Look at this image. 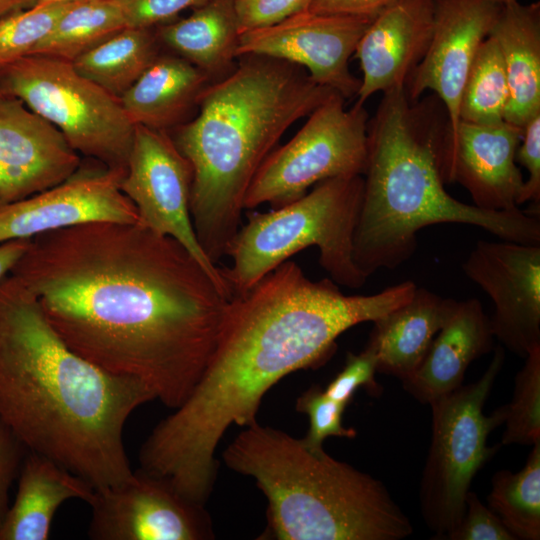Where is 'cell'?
<instances>
[{
	"mask_svg": "<svg viewBox=\"0 0 540 540\" xmlns=\"http://www.w3.org/2000/svg\"><path fill=\"white\" fill-rule=\"evenodd\" d=\"M10 274L74 352L172 409L203 375L230 299L185 247L139 222L39 234Z\"/></svg>",
	"mask_w": 540,
	"mask_h": 540,
	"instance_id": "cell-1",
	"label": "cell"
},
{
	"mask_svg": "<svg viewBox=\"0 0 540 540\" xmlns=\"http://www.w3.org/2000/svg\"><path fill=\"white\" fill-rule=\"evenodd\" d=\"M416 288L408 280L372 295H345L332 279L312 281L288 259L247 291L233 294L203 375L146 438L139 468L205 504L226 430L257 421L260 402L276 382L326 361L342 333L406 303Z\"/></svg>",
	"mask_w": 540,
	"mask_h": 540,
	"instance_id": "cell-2",
	"label": "cell"
},
{
	"mask_svg": "<svg viewBox=\"0 0 540 540\" xmlns=\"http://www.w3.org/2000/svg\"><path fill=\"white\" fill-rule=\"evenodd\" d=\"M156 400L143 383L74 352L15 276L0 281V419L32 452L105 488L133 473L123 432Z\"/></svg>",
	"mask_w": 540,
	"mask_h": 540,
	"instance_id": "cell-3",
	"label": "cell"
},
{
	"mask_svg": "<svg viewBox=\"0 0 540 540\" xmlns=\"http://www.w3.org/2000/svg\"><path fill=\"white\" fill-rule=\"evenodd\" d=\"M202 92L195 118L170 135L193 171L190 213L217 265L241 227L246 192L286 130L333 92L293 63L245 54Z\"/></svg>",
	"mask_w": 540,
	"mask_h": 540,
	"instance_id": "cell-4",
	"label": "cell"
},
{
	"mask_svg": "<svg viewBox=\"0 0 540 540\" xmlns=\"http://www.w3.org/2000/svg\"><path fill=\"white\" fill-rule=\"evenodd\" d=\"M405 88L383 93L368 122L364 190L353 259L368 278L416 251L417 233L439 223L476 226L505 241L540 245V223L520 209L490 211L458 201L444 188L439 156L448 123Z\"/></svg>",
	"mask_w": 540,
	"mask_h": 540,
	"instance_id": "cell-5",
	"label": "cell"
},
{
	"mask_svg": "<svg viewBox=\"0 0 540 540\" xmlns=\"http://www.w3.org/2000/svg\"><path fill=\"white\" fill-rule=\"evenodd\" d=\"M223 459L264 493L267 533L275 539L400 540L413 533L381 481L281 430L255 421Z\"/></svg>",
	"mask_w": 540,
	"mask_h": 540,
	"instance_id": "cell-6",
	"label": "cell"
},
{
	"mask_svg": "<svg viewBox=\"0 0 540 540\" xmlns=\"http://www.w3.org/2000/svg\"><path fill=\"white\" fill-rule=\"evenodd\" d=\"M363 175L323 180L303 196L268 212H253L231 241L221 268L232 295L240 294L292 255L315 246L319 263L338 285L358 289L367 277L353 259Z\"/></svg>",
	"mask_w": 540,
	"mask_h": 540,
	"instance_id": "cell-7",
	"label": "cell"
},
{
	"mask_svg": "<svg viewBox=\"0 0 540 540\" xmlns=\"http://www.w3.org/2000/svg\"><path fill=\"white\" fill-rule=\"evenodd\" d=\"M0 95L21 100L79 154L126 169L135 125L119 98L82 76L72 61L27 55L0 67Z\"/></svg>",
	"mask_w": 540,
	"mask_h": 540,
	"instance_id": "cell-8",
	"label": "cell"
},
{
	"mask_svg": "<svg viewBox=\"0 0 540 540\" xmlns=\"http://www.w3.org/2000/svg\"><path fill=\"white\" fill-rule=\"evenodd\" d=\"M505 360L497 346L484 374L429 403L432 435L420 483V507L428 528L441 539L461 520L475 474L497 452L489 434L504 422L502 406L491 415L483 407Z\"/></svg>",
	"mask_w": 540,
	"mask_h": 540,
	"instance_id": "cell-9",
	"label": "cell"
},
{
	"mask_svg": "<svg viewBox=\"0 0 540 540\" xmlns=\"http://www.w3.org/2000/svg\"><path fill=\"white\" fill-rule=\"evenodd\" d=\"M368 122L364 104L347 109L345 98L333 92L294 137L263 161L246 192L244 209L265 203L277 208L323 180L363 175Z\"/></svg>",
	"mask_w": 540,
	"mask_h": 540,
	"instance_id": "cell-10",
	"label": "cell"
},
{
	"mask_svg": "<svg viewBox=\"0 0 540 540\" xmlns=\"http://www.w3.org/2000/svg\"><path fill=\"white\" fill-rule=\"evenodd\" d=\"M192 181V167L168 132L135 125L121 191L134 204L141 225L179 242L231 298L221 268L198 241L190 213Z\"/></svg>",
	"mask_w": 540,
	"mask_h": 540,
	"instance_id": "cell-11",
	"label": "cell"
},
{
	"mask_svg": "<svg viewBox=\"0 0 540 540\" xmlns=\"http://www.w3.org/2000/svg\"><path fill=\"white\" fill-rule=\"evenodd\" d=\"M88 536L93 540H207L214 537L204 509L171 482L144 471L125 481L95 488Z\"/></svg>",
	"mask_w": 540,
	"mask_h": 540,
	"instance_id": "cell-12",
	"label": "cell"
},
{
	"mask_svg": "<svg viewBox=\"0 0 540 540\" xmlns=\"http://www.w3.org/2000/svg\"><path fill=\"white\" fill-rule=\"evenodd\" d=\"M373 19L300 12L273 26L239 35L237 58L264 55L304 68L310 78L342 95H357L360 79L349 59Z\"/></svg>",
	"mask_w": 540,
	"mask_h": 540,
	"instance_id": "cell-13",
	"label": "cell"
},
{
	"mask_svg": "<svg viewBox=\"0 0 540 540\" xmlns=\"http://www.w3.org/2000/svg\"><path fill=\"white\" fill-rule=\"evenodd\" d=\"M463 271L493 302L494 337L523 358L540 346V245L479 240Z\"/></svg>",
	"mask_w": 540,
	"mask_h": 540,
	"instance_id": "cell-14",
	"label": "cell"
},
{
	"mask_svg": "<svg viewBox=\"0 0 540 540\" xmlns=\"http://www.w3.org/2000/svg\"><path fill=\"white\" fill-rule=\"evenodd\" d=\"M125 170L80 165L64 182L1 207L0 244L91 222H139L120 189Z\"/></svg>",
	"mask_w": 540,
	"mask_h": 540,
	"instance_id": "cell-15",
	"label": "cell"
},
{
	"mask_svg": "<svg viewBox=\"0 0 540 540\" xmlns=\"http://www.w3.org/2000/svg\"><path fill=\"white\" fill-rule=\"evenodd\" d=\"M501 7L491 0H434L432 38L425 56L409 76L405 92L411 102L427 90L436 94L447 116L446 140L455 135L464 82Z\"/></svg>",
	"mask_w": 540,
	"mask_h": 540,
	"instance_id": "cell-16",
	"label": "cell"
},
{
	"mask_svg": "<svg viewBox=\"0 0 540 540\" xmlns=\"http://www.w3.org/2000/svg\"><path fill=\"white\" fill-rule=\"evenodd\" d=\"M80 165L57 127L21 100L0 95V208L64 182Z\"/></svg>",
	"mask_w": 540,
	"mask_h": 540,
	"instance_id": "cell-17",
	"label": "cell"
},
{
	"mask_svg": "<svg viewBox=\"0 0 540 540\" xmlns=\"http://www.w3.org/2000/svg\"><path fill=\"white\" fill-rule=\"evenodd\" d=\"M521 136L522 129L506 121L491 125L459 121L455 135L445 137L440 154L443 182L459 183L478 208L518 210L524 180L515 156Z\"/></svg>",
	"mask_w": 540,
	"mask_h": 540,
	"instance_id": "cell-18",
	"label": "cell"
},
{
	"mask_svg": "<svg viewBox=\"0 0 540 540\" xmlns=\"http://www.w3.org/2000/svg\"><path fill=\"white\" fill-rule=\"evenodd\" d=\"M433 26L434 0H397L378 13L354 52L362 70L356 102L405 88L427 52Z\"/></svg>",
	"mask_w": 540,
	"mask_h": 540,
	"instance_id": "cell-19",
	"label": "cell"
},
{
	"mask_svg": "<svg viewBox=\"0 0 540 540\" xmlns=\"http://www.w3.org/2000/svg\"><path fill=\"white\" fill-rule=\"evenodd\" d=\"M493 338L478 299L454 300L422 363L402 381L404 389L425 404L452 392L463 384L470 363L492 350Z\"/></svg>",
	"mask_w": 540,
	"mask_h": 540,
	"instance_id": "cell-20",
	"label": "cell"
},
{
	"mask_svg": "<svg viewBox=\"0 0 540 540\" xmlns=\"http://www.w3.org/2000/svg\"><path fill=\"white\" fill-rule=\"evenodd\" d=\"M15 499L0 524V540H47L58 508L67 500L88 502L94 486L54 460L27 452Z\"/></svg>",
	"mask_w": 540,
	"mask_h": 540,
	"instance_id": "cell-21",
	"label": "cell"
},
{
	"mask_svg": "<svg viewBox=\"0 0 540 540\" xmlns=\"http://www.w3.org/2000/svg\"><path fill=\"white\" fill-rule=\"evenodd\" d=\"M453 301L417 287L410 300L373 321L367 346L376 356L377 372L401 381L410 378L444 324Z\"/></svg>",
	"mask_w": 540,
	"mask_h": 540,
	"instance_id": "cell-22",
	"label": "cell"
},
{
	"mask_svg": "<svg viewBox=\"0 0 540 540\" xmlns=\"http://www.w3.org/2000/svg\"><path fill=\"white\" fill-rule=\"evenodd\" d=\"M211 82L182 57L159 54L119 100L134 125L168 132L186 122Z\"/></svg>",
	"mask_w": 540,
	"mask_h": 540,
	"instance_id": "cell-23",
	"label": "cell"
},
{
	"mask_svg": "<svg viewBox=\"0 0 540 540\" xmlns=\"http://www.w3.org/2000/svg\"><path fill=\"white\" fill-rule=\"evenodd\" d=\"M489 35L499 46L508 80L504 121L523 129L540 112V3L503 5Z\"/></svg>",
	"mask_w": 540,
	"mask_h": 540,
	"instance_id": "cell-24",
	"label": "cell"
},
{
	"mask_svg": "<svg viewBox=\"0 0 540 540\" xmlns=\"http://www.w3.org/2000/svg\"><path fill=\"white\" fill-rule=\"evenodd\" d=\"M159 42L205 72L212 81L234 69L239 30L234 0H211L187 18L160 25Z\"/></svg>",
	"mask_w": 540,
	"mask_h": 540,
	"instance_id": "cell-25",
	"label": "cell"
},
{
	"mask_svg": "<svg viewBox=\"0 0 540 540\" xmlns=\"http://www.w3.org/2000/svg\"><path fill=\"white\" fill-rule=\"evenodd\" d=\"M158 44L152 28L125 27L72 64L82 76L120 98L160 54Z\"/></svg>",
	"mask_w": 540,
	"mask_h": 540,
	"instance_id": "cell-26",
	"label": "cell"
},
{
	"mask_svg": "<svg viewBox=\"0 0 540 540\" xmlns=\"http://www.w3.org/2000/svg\"><path fill=\"white\" fill-rule=\"evenodd\" d=\"M125 27L124 0H76L29 55L73 61Z\"/></svg>",
	"mask_w": 540,
	"mask_h": 540,
	"instance_id": "cell-27",
	"label": "cell"
},
{
	"mask_svg": "<svg viewBox=\"0 0 540 540\" xmlns=\"http://www.w3.org/2000/svg\"><path fill=\"white\" fill-rule=\"evenodd\" d=\"M490 509L507 530L521 540L540 539V441L533 444L524 467L500 470L492 477Z\"/></svg>",
	"mask_w": 540,
	"mask_h": 540,
	"instance_id": "cell-28",
	"label": "cell"
},
{
	"mask_svg": "<svg viewBox=\"0 0 540 540\" xmlns=\"http://www.w3.org/2000/svg\"><path fill=\"white\" fill-rule=\"evenodd\" d=\"M509 98L501 51L489 35L480 44L468 71L459 103V121L491 125L504 121Z\"/></svg>",
	"mask_w": 540,
	"mask_h": 540,
	"instance_id": "cell-29",
	"label": "cell"
},
{
	"mask_svg": "<svg viewBox=\"0 0 540 540\" xmlns=\"http://www.w3.org/2000/svg\"><path fill=\"white\" fill-rule=\"evenodd\" d=\"M525 359L515 377L512 399L502 406L503 445H533L540 441V346L534 347Z\"/></svg>",
	"mask_w": 540,
	"mask_h": 540,
	"instance_id": "cell-30",
	"label": "cell"
},
{
	"mask_svg": "<svg viewBox=\"0 0 540 540\" xmlns=\"http://www.w3.org/2000/svg\"><path fill=\"white\" fill-rule=\"evenodd\" d=\"M73 2L31 6L0 19V67L29 55Z\"/></svg>",
	"mask_w": 540,
	"mask_h": 540,
	"instance_id": "cell-31",
	"label": "cell"
},
{
	"mask_svg": "<svg viewBox=\"0 0 540 540\" xmlns=\"http://www.w3.org/2000/svg\"><path fill=\"white\" fill-rule=\"evenodd\" d=\"M346 405L329 398L319 386H313L297 400L296 409L308 415L309 430L304 441L313 448L322 447L329 436L356 437V430L343 426Z\"/></svg>",
	"mask_w": 540,
	"mask_h": 540,
	"instance_id": "cell-32",
	"label": "cell"
},
{
	"mask_svg": "<svg viewBox=\"0 0 540 540\" xmlns=\"http://www.w3.org/2000/svg\"><path fill=\"white\" fill-rule=\"evenodd\" d=\"M376 372V356L372 349L366 346L359 354H347L345 366L324 392L329 398L346 406L359 387H364L370 394L378 396L382 387L375 379Z\"/></svg>",
	"mask_w": 540,
	"mask_h": 540,
	"instance_id": "cell-33",
	"label": "cell"
},
{
	"mask_svg": "<svg viewBox=\"0 0 540 540\" xmlns=\"http://www.w3.org/2000/svg\"><path fill=\"white\" fill-rule=\"evenodd\" d=\"M441 539L516 540L500 518L470 490L465 497V512L460 522Z\"/></svg>",
	"mask_w": 540,
	"mask_h": 540,
	"instance_id": "cell-34",
	"label": "cell"
},
{
	"mask_svg": "<svg viewBox=\"0 0 540 540\" xmlns=\"http://www.w3.org/2000/svg\"><path fill=\"white\" fill-rule=\"evenodd\" d=\"M312 0H234L239 34L273 26L307 11Z\"/></svg>",
	"mask_w": 540,
	"mask_h": 540,
	"instance_id": "cell-35",
	"label": "cell"
},
{
	"mask_svg": "<svg viewBox=\"0 0 540 540\" xmlns=\"http://www.w3.org/2000/svg\"><path fill=\"white\" fill-rule=\"evenodd\" d=\"M516 162L528 172L518 199V205L532 203V215L540 212V112L531 117L522 129L515 156Z\"/></svg>",
	"mask_w": 540,
	"mask_h": 540,
	"instance_id": "cell-36",
	"label": "cell"
},
{
	"mask_svg": "<svg viewBox=\"0 0 540 540\" xmlns=\"http://www.w3.org/2000/svg\"><path fill=\"white\" fill-rule=\"evenodd\" d=\"M211 0H124L126 26L153 28L172 22L183 10L198 8Z\"/></svg>",
	"mask_w": 540,
	"mask_h": 540,
	"instance_id": "cell-37",
	"label": "cell"
},
{
	"mask_svg": "<svg viewBox=\"0 0 540 540\" xmlns=\"http://www.w3.org/2000/svg\"><path fill=\"white\" fill-rule=\"evenodd\" d=\"M28 452L25 445L0 419V524L9 509V490L17 480Z\"/></svg>",
	"mask_w": 540,
	"mask_h": 540,
	"instance_id": "cell-38",
	"label": "cell"
},
{
	"mask_svg": "<svg viewBox=\"0 0 540 540\" xmlns=\"http://www.w3.org/2000/svg\"><path fill=\"white\" fill-rule=\"evenodd\" d=\"M397 0H312L308 11L323 14L374 19Z\"/></svg>",
	"mask_w": 540,
	"mask_h": 540,
	"instance_id": "cell-39",
	"label": "cell"
},
{
	"mask_svg": "<svg viewBox=\"0 0 540 540\" xmlns=\"http://www.w3.org/2000/svg\"><path fill=\"white\" fill-rule=\"evenodd\" d=\"M31 239H16L0 244V281L10 273L30 245Z\"/></svg>",
	"mask_w": 540,
	"mask_h": 540,
	"instance_id": "cell-40",
	"label": "cell"
},
{
	"mask_svg": "<svg viewBox=\"0 0 540 540\" xmlns=\"http://www.w3.org/2000/svg\"><path fill=\"white\" fill-rule=\"evenodd\" d=\"M38 0H0V19L33 6Z\"/></svg>",
	"mask_w": 540,
	"mask_h": 540,
	"instance_id": "cell-41",
	"label": "cell"
},
{
	"mask_svg": "<svg viewBox=\"0 0 540 540\" xmlns=\"http://www.w3.org/2000/svg\"><path fill=\"white\" fill-rule=\"evenodd\" d=\"M66 1H76V0H38L33 6L41 7L48 4L56 3V2H66Z\"/></svg>",
	"mask_w": 540,
	"mask_h": 540,
	"instance_id": "cell-42",
	"label": "cell"
},
{
	"mask_svg": "<svg viewBox=\"0 0 540 540\" xmlns=\"http://www.w3.org/2000/svg\"><path fill=\"white\" fill-rule=\"evenodd\" d=\"M491 1L496 3L497 5L503 6L517 0H491Z\"/></svg>",
	"mask_w": 540,
	"mask_h": 540,
	"instance_id": "cell-43",
	"label": "cell"
}]
</instances>
